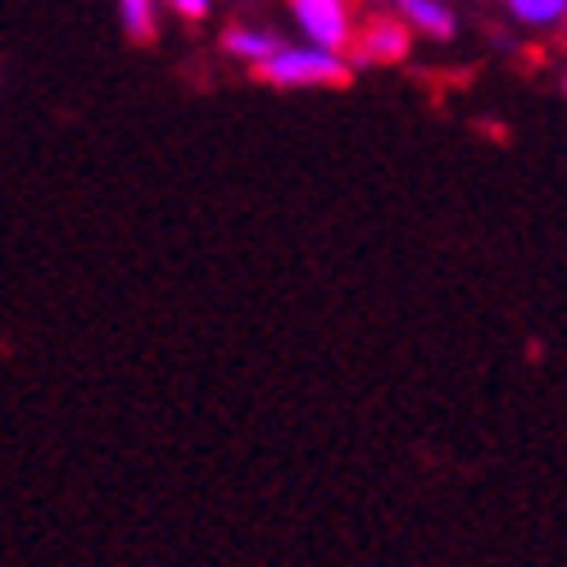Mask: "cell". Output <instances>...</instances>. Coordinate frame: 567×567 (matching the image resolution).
<instances>
[{"label": "cell", "mask_w": 567, "mask_h": 567, "mask_svg": "<svg viewBox=\"0 0 567 567\" xmlns=\"http://www.w3.org/2000/svg\"><path fill=\"white\" fill-rule=\"evenodd\" d=\"M413 45V28L400 14H377L359 23L354 37V64H400Z\"/></svg>", "instance_id": "obj_3"}, {"label": "cell", "mask_w": 567, "mask_h": 567, "mask_svg": "<svg viewBox=\"0 0 567 567\" xmlns=\"http://www.w3.org/2000/svg\"><path fill=\"white\" fill-rule=\"evenodd\" d=\"M223 51H227L231 60H241V64L259 69L264 60H272V55L281 51V41H277V32H268V28L236 23V28H227V32H223Z\"/></svg>", "instance_id": "obj_4"}, {"label": "cell", "mask_w": 567, "mask_h": 567, "mask_svg": "<svg viewBox=\"0 0 567 567\" xmlns=\"http://www.w3.org/2000/svg\"><path fill=\"white\" fill-rule=\"evenodd\" d=\"M350 64L341 51H327V45H281L272 60L259 64V78L272 82V86H332V82H346Z\"/></svg>", "instance_id": "obj_1"}, {"label": "cell", "mask_w": 567, "mask_h": 567, "mask_svg": "<svg viewBox=\"0 0 567 567\" xmlns=\"http://www.w3.org/2000/svg\"><path fill=\"white\" fill-rule=\"evenodd\" d=\"M118 14H123V28L132 37H151V28H155V0H118Z\"/></svg>", "instance_id": "obj_7"}, {"label": "cell", "mask_w": 567, "mask_h": 567, "mask_svg": "<svg viewBox=\"0 0 567 567\" xmlns=\"http://www.w3.org/2000/svg\"><path fill=\"white\" fill-rule=\"evenodd\" d=\"M296 28L305 32V41L327 45V51H350L359 23H354V0H287Z\"/></svg>", "instance_id": "obj_2"}, {"label": "cell", "mask_w": 567, "mask_h": 567, "mask_svg": "<svg viewBox=\"0 0 567 567\" xmlns=\"http://www.w3.org/2000/svg\"><path fill=\"white\" fill-rule=\"evenodd\" d=\"M395 14L422 37H436V41L454 37V10L445 0H395Z\"/></svg>", "instance_id": "obj_5"}, {"label": "cell", "mask_w": 567, "mask_h": 567, "mask_svg": "<svg viewBox=\"0 0 567 567\" xmlns=\"http://www.w3.org/2000/svg\"><path fill=\"white\" fill-rule=\"evenodd\" d=\"M209 6H214V0H168V10H173V14H182V19H192V23H196V19H205V14H209Z\"/></svg>", "instance_id": "obj_8"}, {"label": "cell", "mask_w": 567, "mask_h": 567, "mask_svg": "<svg viewBox=\"0 0 567 567\" xmlns=\"http://www.w3.org/2000/svg\"><path fill=\"white\" fill-rule=\"evenodd\" d=\"M504 6L517 23H527L536 32H549V28L567 23V0H504Z\"/></svg>", "instance_id": "obj_6"}, {"label": "cell", "mask_w": 567, "mask_h": 567, "mask_svg": "<svg viewBox=\"0 0 567 567\" xmlns=\"http://www.w3.org/2000/svg\"><path fill=\"white\" fill-rule=\"evenodd\" d=\"M563 91H567V73H563Z\"/></svg>", "instance_id": "obj_9"}]
</instances>
